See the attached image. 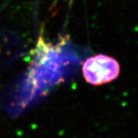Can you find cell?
<instances>
[{
  "instance_id": "6da1fadb",
  "label": "cell",
  "mask_w": 138,
  "mask_h": 138,
  "mask_svg": "<svg viewBox=\"0 0 138 138\" xmlns=\"http://www.w3.org/2000/svg\"><path fill=\"white\" fill-rule=\"evenodd\" d=\"M82 72L87 83L100 86L117 79L120 73V65L112 57L99 54L84 61Z\"/></svg>"
}]
</instances>
